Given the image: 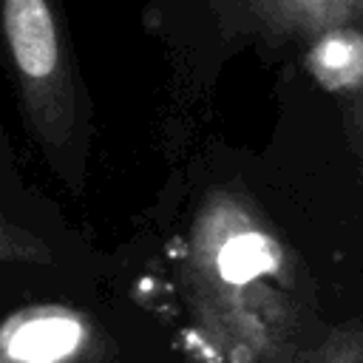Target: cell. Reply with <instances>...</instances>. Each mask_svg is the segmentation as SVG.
Instances as JSON below:
<instances>
[{"label":"cell","mask_w":363,"mask_h":363,"mask_svg":"<svg viewBox=\"0 0 363 363\" xmlns=\"http://www.w3.org/2000/svg\"><path fill=\"white\" fill-rule=\"evenodd\" d=\"M0 255L6 261H31V264L51 261V250L31 230L14 224L9 216H3V224H0Z\"/></svg>","instance_id":"cell-6"},{"label":"cell","mask_w":363,"mask_h":363,"mask_svg":"<svg viewBox=\"0 0 363 363\" xmlns=\"http://www.w3.org/2000/svg\"><path fill=\"white\" fill-rule=\"evenodd\" d=\"M102 326L68 303H28L0 326V363H108Z\"/></svg>","instance_id":"cell-3"},{"label":"cell","mask_w":363,"mask_h":363,"mask_svg":"<svg viewBox=\"0 0 363 363\" xmlns=\"http://www.w3.org/2000/svg\"><path fill=\"white\" fill-rule=\"evenodd\" d=\"M286 255L278 238L235 199L216 196L193 230V278L218 326L238 332V346L275 354L289 332L292 303L278 284Z\"/></svg>","instance_id":"cell-1"},{"label":"cell","mask_w":363,"mask_h":363,"mask_svg":"<svg viewBox=\"0 0 363 363\" xmlns=\"http://www.w3.org/2000/svg\"><path fill=\"white\" fill-rule=\"evenodd\" d=\"M306 65L329 91L363 88V34L352 26H335L309 45Z\"/></svg>","instance_id":"cell-5"},{"label":"cell","mask_w":363,"mask_h":363,"mask_svg":"<svg viewBox=\"0 0 363 363\" xmlns=\"http://www.w3.org/2000/svg\"><path fill=\"white\" fill-rule=\"evenodd\" d=\"M250 6L272 34H309L315 40L346 26L363 9V0H250Z\"/></svg>","instance_id":"cell-4"},{"label":"cell","mask_w":363,"mask_h":363,"mask_svg":"<svg viewBox=\"0 0 363 363\" xmlns=\"http://www.w3.org/2000/svg\"><path fill=\"white\" fill-rule=\"evenodd\" d=\"M26 125L65 182H82V91L57 0H3Z\"/></svg>","instance_id":"cell-2"}]
</instances>
